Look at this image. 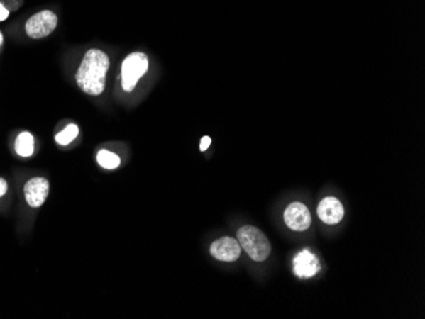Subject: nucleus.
<instances>
[{"mask_svg":"<svg viewBox=\"0 0 425 319\" xmlns=\"http://www.w3.org/2000/svg\"><path fill=\"white\" fill-rule=\"evenodd\" d=\"M78 135H79V128L75 123H69L65 129L56 134L55 142L59 145H68L70 142H74Z\"/></svg>","mask_w":425,"mask_h":319,"instance_id":"obj_12","label":"nucleus"},{"mask_svg":"<svg viewBox=\"0 0 425 319\" xmlns=\"http://www.w3.org/2000/svg\"><path fill=\"white\" fill-rule=\"evenodd\" d=\"M3 40H4V38H3V33H1V32H0V46H1V45H3Z\"/></svg>","mask_w":425,"mask_h":319,"instance_id":"obj_16","label":"nucleus"},{"mask_svg":"<svg viewBox=\"0 0 425 319\" xmlns=\"http://www.w3.org/2000/svg\"><path fill=\"white\" fill-rule=\"evenodd\" d=\"M35 150V139L31 133H21L16 139V152L21 157H31Z\"/></svg>","mask_w":425,"mask_h":319,"instance_id":"obj_10","label":"nucleus"},{"mask_svg":"<svg viewBox=\"0 0 425 319\" xmlns=\"http://www.w3.org/2000/svg\"><path fill=\"white\" fill-rule=\"evenodd\" d=\"M97 162H99V166L105 168V169H115L121 164V160L117 157L116 154L111 153L106 149L99 150V154H97Z\"/></svg>","mask_w":425,"mask_h":319,"instance_id":"obj_11","label":"nucleus"},{"mask_svg":"<svg viewBox=\"0 0 425 319\" xmlns=\"http://www.w3.org/2000/svg\"><path fill=\"white\" fill-rule=\"evenodd\" d=\"M59 23V18L55 13L49 9L35 13L26 22V33L33 40H40L50 36L55 31Z\"/></svg>","mask_w":425,"mask_h":319,"instance_id":"obj_4","label":"nucleus"},{"mask_svg":"<svg viewBox=\"0 0 425 319\" xmlns=\"http://www.w3.org/2000/svg\"><path fill=\"white\" fill-rule=\"evenodd\" d=\"M148 56L144 52L136 51L126 56L123 59L121 70H120V79H121L123 91L126 93L133 92L136 89L138 82L148 72Z\"/></svg>","mask_w":425,"mask_h":319,"instance_id":"obj_3","label":"nucleus"},{"mask_svg":"<svg viewBox=\"0 0 425 319\" xmlns=\"http://www.w3.org/2000/svg\"><path fill=\"white\" fill-rule=\"evenodd\" d=\"M317 214L325 224H338L344 218V206L336 197H325L317 209Z\"/></svg>","mask_w":425,"mask_h":319,"instance_id":"obj_8","label":"nucleus"},{"mask_svg":"<svg viewBox=\"0 0 425 319\" xmlns=\"http://www.w3.org/2000/svg\"><path fill=\"white\" fill-rule=\"evenodd\" d=\"M50 184L46 178L35 177L25 184V196L31 208H40L49 195Z\"/></svg>","mask_w":425,"mask_h":319,"instance_id":"obj_7","label":"nucleus"},{"mask_svg":"<svg viewBox=\"0 0 425 319\" xmlns=\"http://www.w3.org/2000/svg\"><path fill=\"white\" fill-rule=\"evenodd\" d=\"M293 264H294V272L297 276L306 277V279L314 276L321 269L319 258L309 250L299 252L294 257Z\"/></svg>","mask_w":425,"mask_h":319,"instance_id":"obj_9","label":"nucleus"},{"mask_svg":"<svg viewBox=\"0 0 425 319\" xmlns=\"http://www.w3.org/2000/svg\"><path fill=\"white\" fill-rule=\"evenodd\" d=\"M9 17V11L6 9V6H3V3H0V22L6 21Z\"/></svg>","mask_w":425,"mask_h":319,"instance_id":"obj_14","label":"nucleus"},{"mask_svg":"<svg viewBox=\"0 0 425 319\" xmlns=\"http://www.w3.org/2000/svg\"><path fill=\"white\" fill-rule=\"evenodd\" d=\"M240 246L256 262H263L270 256L271 245L265 234L253 225H245L237 232Z\"/></svg>","mask_w":425,"mask_h":319,"instance_id":"obj_2","label":"nucleus"},{"mask_svg":"<svg viewBox=\"0 0 425 319\" xmlns=\"http://www.w3.org/2000/svg\"><path fill=\"white\" fill-rule=\"evenodd\" d=\"M8 191V184H6V181L4 178L0 177V197L4 196L6 195V192Z\"/></svg>","mask_w":425,"mask_h":319,"instance_id":"obj_15","label":"nucleus"},{"mask_svg":"<svg viewBox=\"0 0 425 319\" xmlns=\"http://www.w3.org/2000/svg\"><path fill=\"white\" fill-rule=\"evenodd\" d=\"M210 253L218 261L234 262L241 256L240 243L231 237H223L210 246Z\"/></svg>","mask_w":425,"mask_h":319,"instance_id":"obj_6","label":"nucleus"},{"mask_svg":"<svg viewBox=\"0 0 425 319\" xmlns=\"http://www.w3.org/2000/svg\"><path fill=\"white\" fill-rule=\"evenodd\" d=\"M284 221L287 227L296 232H304L311 225V213L302 203H290L284 211Z\"/></svg>","mask_w":425,"mask_h":319,"instance_id":"obj_5","label":"nucleus"},{"mask_svg":"<svg viewBox=\"0 0 425 319\" xmlns=\"http://www.w3.org/2000/svg\"><path fill=\"white\" fill-rule=\"evenodd\" d=\"M210 144H211V139H210L209 136H204L203 139H202V144H200V150L205 152L210 147Z\"/></svg>","mask_w":425,"mask_h":319,"instance_id":"obj_13","label":"nucleus"},{"mask_svg":"<svg viewBox=\"0 0 425 319\" xmlns=\"http://www.w3.org/2000/svg\"><path fill=\"white\" fill-rule=\"evenodd\" d=\"M110 69V57L105 51L88 50L75 73L80 91L88 96H101L105 92L106 77Z\"/></svg>","mask_w":425,"mask_h":319,"instance_id":"obj_1","label":"nucleus"}]
</instances>
